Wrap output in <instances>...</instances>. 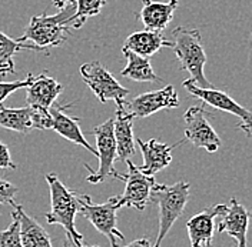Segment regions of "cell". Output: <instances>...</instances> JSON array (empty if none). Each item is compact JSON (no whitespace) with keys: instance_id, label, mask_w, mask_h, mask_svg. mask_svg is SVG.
Listing matches in <instances>:
<instances>
[{"instance_id":"cell-33","label":"cell","mask_w":252,"mask_h":247,"mask_svg":"<svg viewBox=\"0 0 252 247\" xmlns=\"http://www.w3.org/2000/svg\"><path fill=\"white\" fill-rule=\"evenodd\" d=\"M251 39H252V33H251Z\"/></svg>"},{"instance_id":"cell-19","label":"cell","mask_w":252,"mask_h":247,"mask_svg":"<svg viewBox=\"0 0 252 247\" xmlns=\"http://www.w3.org/2000/svg\"><path fill=\"white\" fill-rule=\"evenodd\" d=\"M162 47H173V42L163 37L162 33L152 30L135 31L127 36L122 50H129L142 57H151L158 53Z\"/></svg>"},{"instance_id":"cell-18","label":"cell","mask_w":252,"mask_h":247,"mask_svg":"<svg viewBox=\"0 0 252 247\" xmlns=\"http://www.w3.org/2000/svg\"><path fill=\"white\" fill-rule=\"evenodd\" d=\"M138 144L141 147L142 156H143V166L139 167L143 174L152 176L157 174L158 171L168 167L172 162V150L181 143H176L173 146H168L166 143H160L157 139L143 141L138 139Z\"/></svg>"},{"instance_id":"cell-6","label":"cell","mask_w":252,"mask_h":247,"mask_svg":"<svg viewBox=\"0 0 252 247\" xmlns=\"http://www.w3.org/2000/svg\"><path fill=\"white\" fill-rule=\"evenodd\" d=\"M80 76L100 103L113 100L118 106L125 105V97L129 94V90L113 78L103 64L96 60L82 64Z\"/></svg>"},{"instance_id":"cell-10","label":"cell","mask_w":252,"mask_h":247,"mask_svg":"<svg viewBox=\"0 0 252 247\" xmlns=\"http://www.w3.org/2000/svg\"><path fill=\"white\" fill-rule=\"evenodd\" d=\"M185 139L193 146L205 149L209 153H215L222 144L218 133L214 130L208 120V111L204 106H190L184 114Z\"/></svg>"},{"instance_id":"cell-14","label":"cell","mask_w":252,"mask_h":247,"mask_svg":"<svg viewBox=\"0 0 252 247\" xmlns=\"http://www.w3.org/2000/svg\"><path fill=\"white\" fill-rule=\"evenodd\" d=\"M222 204H215L192 216L187 223L190 247L212 246V239L217 230V217L220 216Z\"/></svg>"},{"instance_id":"cell-22","label":"cell","mask_w":252,"mask_h":247,"mask_svg":"<svg viewBox=\"0 0 252 247\" xmlns=\"http://www.w3.org/2000/svg\"><path fill=\"white\" fill-rule=\"evenodd\" d=\"M122 53L125 55L127 63L125 69L121 70V76L135 82H162V79L158 78L157 73L154 72L149 57H142L129 50H122Z\"/></svg>"},{"instance_id":"cell-24","label":"cell","mask_w":252,"mask_h":247,"mask_svg":"<svg viewBox=\"0 0 252 247\" xmlns=\"http://www.w3.org/2000/svg\"><path fill=\"white\" fill-rule=\"evenodd\" d=\"M19 50H33L39 52L37 47L29 43H20L17 39H12L7 34L0 31V66H12L15 67L13 56Z\"/></svg>"},{"instance_id":"cell-13","label":"cell","mask_w":252,"mask_h":247,"mask_svg":"<svg viewBox=\"0 0 252 247\" xmlns=\"http://www.w3.org/2000/svg\"><path fill=\"white\" fill-rule=\"evenodd\" d=\"M63 86L55 79L49 78L46 73L34 76L33 82L26 87L28 106L40 114H49V110L58 96L62 93Z\"/></svg>"},{"instance_id":"cell-28","label":"cell","mask_w":252,"mask_h":247,"mask_svg":"<svg viewBox=\"0 0 252 247\" xmlns=\"http://www.w3.org/2000/svg\"><path fill=\"white\" fill-rule=\"evenodd\" d=\"M0 169H17V166L10 157L9 147L3 141H0Z\"/></svg>"},{"instance_id":"cell-9","label":"cell","mask_w":252,"mask_h":247,"mask_svg":"<svg viewBox=\"0 0 252 247\" xmlns=\"http://www.w3.org/2000/svg\"><path fill=\"white\" fill-rule=\"evenodd\" d=\"M127 163V173L121 174L115 173V179L125 182V193L122 196H116V204L121 209L122 206L126 207H135L136 210H145L148 203L151 201V192L154 186L157 185L155 179L152 176L143 174L138 166H135L130 160H126Z\"/></svg>"},{"instance_id":"cell-11","label":"cell","mask_w":252,"mask_h":247,"mask_svg":"<svg viewBox=\"0 0 252 247\" xmlns=\"http://www.w3.org/2000/svg\"><path fill=\"white\" fill-rule=\"evenodd\" d=\"M179 97L172 84H168L166 87L160 90L142 93L136 96L132 102H125V108L129 113L133 114L135 119L148 117L159 110H168V109L179 108Z\"/></svg>"},{"instance_id":"cell-12","label":"cell","mask_w":252,"mask_h":247,"mask_svg":"<svg viewBox=\"0 0 252 247\" xmlns=\"http://www.w3.org/2000/svg\"><path fill=\"white\" fill-rule=\"evenodd\" d=\"M218 224L217 230L218 233H226L231 237L236 240V247H248V227H250V220L251 213L236 200L231 199L229 204H222L220 216L217 217Z\"/></svg>"},{"instance_id":"cell-16","label":"cell","mask_w":252,"mask_h":247,"mask_svg":"<svg viewBox=\"0 0 252 247\" xmlns=\"http://www.w3.org/2000/svg\"><path fill=\"white\" fill-rule=\"evenodd\" d=\"M133 114L127 111L125 105L118 106L113 117V135L116 141L118 160H130L135 156V139H133Z\"/></svg>"},{"instance_id":"cell-8","label":"cell","mask_w":252,"mask_h":247,"mask_svg":"<svg viewBox=\"0 0 252 247\" xmlns=\"http://www.w3.org/2000/svg\"><path fill=\"white\" fill-rule=\"evenodd\" d=\"M92 135L96 137L97 146V159H99V169L94 171L92 167L85 165V167L91 171V176H88V182L92 185L103 183L109 177H113L116 170L113 167L115 160H118L116 152V141L113 135V119H108L106 122L96 126L92 130Z\"/></svg>"},{"instance_id":"cell-7","label":"cell","mask_w":252,"mask_h":247,"mask_svg":"<svg viewBox=\"0 0 252 247\" xmlns=\"http://www.w3.org/2000/svg\"><path fill=\"white\" fill-rule=\"evenodd\" d=\"M182 86L189 94L199 99L205 105L236 116L239 119V123L236 124V127L242 130L247 137H252V110H248L247 108L238 105L235 100L225 92H220L217 89H202L196 86L190 79L184 80Z\"/></svg>"},{"instance_id":"cell-31","label":"cell","mask_w":252,"mask_h":247,"mask_svg":"<svg viewBox=\"0 0 252 247\" xmlns=\"http://www.w3.org/2000/svg\"><path fill=\"white\" fill-rule=\"evenodd\" d=\"M4 73H15V67L12 66H0V76Z\"/></svg>"},{"instance_id":"cell-4","label":"cell","mask_w":252,"mask_h":247,"mask_svg":"<svg viewBox=\"0 0 252 247\" xmlns=\"http://www.w3.org/2000/svg\"><path fill=\"white\" fill-rule=\"evenodd\" d=\"M190 185L178 182L172 186L155 185L151 192V200L159 206V232L154 247H160V243L169 233L175 221L184 213L189 200Z\"/></svg>"},{"instance_id":"cell-23","label":"cell","mask_w":252,"mask_h":247,"mask_svg":"<svg viewBox=\"0 0 252 247\" xmlns=\"http://www.w3.org/2000/svg\"><path fill=\"white\" fill-rule=\"evenodd\" d=\"M76 12L69 23L70 30L80 29L89 17L97 16L102 12V7L106 4V0H75Z\"/></svg>"},{"instance_id":"cell-20","label":"cell","mask_w":252,"mask_h":247,"mask_svg":"<svg viewBox=\"0 0 252 247\" xmlns=\"http://www.w3.org/2000/svg\"><path fill=\"white\" fill-rule=\"evenodd\" d=\"M13 213L20 221V239L23 247H53L49 233L29 216L20 204H16Z\"/></svg>"},{"instance_id":"cell-26","label":"cell","mask_w":252,"mask_h":247,"mask_svg":"<svg viewBox=\"0 0 252 247\" xmlns=\"http://www.w3.org/2000/svg\"><path fill=\"white\" fill-rule=\"evenodd\" d=\"M33 75L32 73H28V76L25 80H15V82H0V105L1 102L10 96L12 93L19 90V89H26L32 82H33Z\"/></svg>"},{"instance_id":"cell-15","label":"cell","mask_w":252,"mask_h":247,"mask_svg":"<svg viewBox=\"0 0 252 247\" xmlns=\"http://www.w3.org/2000/svg\"><path fill=\"white\" fill-rule=\"evenodd\" d=\"M178 6L179 0H169L166 3L142 0V10L136 15V17L146 30L162 33L172 22Z\"/></svg>"},{"instance_id":"cell-25","label":"cell","mask_w":252,"mask_h":247,"mask_svg":"<svg viewBox=\"0 0 252 247\" xmlns=\"http://www.w3.org/2000/svg\"><path fill=\"white\" fill-rule=\"evenodd\" d=\"M12 224L0 230V247H23L20 239V221L15 213H12Z\"/></svg>"},{"instance_id":"cell-34","label":"cell","mask_w":252,"mask_h":247,"mask_svg":"<svg viewBox=\"0 0 252 247\" xmlns=\"http://www.w3.org/2000/svg\"><path fill=\"white\" fill-rule=\"evenodd\" d=\"M209 247H214V246H209Z\"/></svg>"},{"instance_id":"cell-29","label":"cell","mask_w":252,"mask_h":247,"mask_svg":"<svg viewBox=\"0 0 252 247\" xmlns=\"http://www.w3.org/2000/svg\"><path fill=\"white\" fill-rule=\"evenodd\" d=\"M124 247H151V242H149V239H138Z\"/></svg>"},{"instance_id":"cell-32","label":"cell","mask_w":252,"mask_h":247,"mask_svg":"<svg viewBox=\"0 0 252 247\" xmlns=\"http://www.w3.org/2000/svg\"><path fill=\"white\" fill-rule=\"evenodd\" d=\"M63 247H85V246H79V245H75L69 237L66 239V242L63 243ZM91 247H99V246H91Z\"/></svg>"},{"instance_id":"cell-3","label":"cell","mask_w":252,"mask_h":247,"mask_svg":"<svg viewBox=\"0 0 252 247\" xmlns=\"http://www.w3.org/2000/svg\"><path fill=\"white\" fill-rule=\"evenodd\" d=\"M45 179L50 189V212L45 216L46 221L49 224H61L66 230L67 237L75 245L82 246L83 236L75 226V217L79 207L76 193L63 185L55 173H47Z\"/></svg>"},{"instance_id":"cell-2","label":"cell","mask_w":252,"mask_h":247,"mask_svg":"<svg viewBox=\"0 0 252 247\" xmlns=\"http://www.w3.org/2000/svg\"><path fill=\"white\" fill-rule=\"evenodd\" d=\"M173 52L181 63V69L187 70L190 80L202 87V89H214V84L205 76V64H206V53H205L202 36L198 29H189L179 26L172 31Z\"/></svg>"},{"instance_id":"cell-21","label":"cell","mask_w":252,"mask_h":247,"mask_svg":"<svg viewBox=\"0 0 252 247\" xmlns=\"http://www.w3.org/2000/svg\"><path fill=\"white\" fill-rule=\"evenodd\" d=\"M0 126L17 133H29L36 129V111L29 106L9 109L0 105Z\"/></svg>"},{"instance_id":"cell-17","label":"cell","mask_w":252,"mask_h":247,"mask_svg":"<svg viewBox=\"0 0 252 247\" xmlns=\"http://www.w3.org/2000/svg\"><path fill=\"white\" fill-rule=\"evenodd\" d=\"M67 108H70V106H64L63 108L62 105H58V103L52 105V108L49 110L50 119H52L50 129H53L56 133H59L66 140H69V141H72L75 144H80L82 147H85L91 153L97 156V152L89 144V141L85 139V136L82 133V129L79 126V119H75V117L69 116L64 111V109Z\"/></svg>"},{"instance_id":"cell-27","label":"cell","mask_w":252,"mask_h":247,"mask_svg":"<svg viewBox=\"0 0 252 247\" xmlns=\"http://www.w3.org/2000/svg\"><path fill=\"white\" fill-rule=\"evenodd\" d=\"M17 187L13 183L7 182V180H3L0 179V204H10L15 207L16 204V193H17Z\"/></svg>"},{"instance_id":"cell-30","label":"cell","mask_w":252,"mask_h":247,"mask_svg":"<svg viewBox=\"0 0 252 247\" xmlns=\"http://www.w3.org/2000/svg\"><path fill=\"white\" fill-rule=\"evenodd\" d=\"M69 0H52V3H53V6L56 7V9H63L64 6H66V3H67Z\"/></svg>"},{"instance_id":"cell-1","label":"cell","mask_w":252,"mask_h":247,"mask_svg":"<svg viewBox=\"0 0 252 247\" xmlns=\"http://www.w3.org/2000/svg\"><path fill=\"white\" fill-rule=\"evenodd\" d=\"M75 12V0H69L56 15L33 16L25 33L17 37V42L33 45L39 49V52H47L50 47L61 46L66 42V33L72 31L69 29V23Z\"/></svg>"},{"instance_id":"cell-5","label":"cell","mask_w":252,"mask_h":247,"mask_svg":"<svg viewBox=\"0 0 252 247\" xmlns=\"http://www.w3.org/2000/svg\"><path fill=\"white\" fill-rule=\"evenodd\" d=\"M76 199L79 204V213L89 220L94 227L105 234L110 242L112 247H121L119 242H124L125 236L122 232H119L116 226V212H118V204H116V196L110 197L105 204H94L92 199L88 194H78Z\"/></svg>"}]
</instances>
